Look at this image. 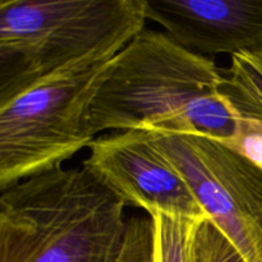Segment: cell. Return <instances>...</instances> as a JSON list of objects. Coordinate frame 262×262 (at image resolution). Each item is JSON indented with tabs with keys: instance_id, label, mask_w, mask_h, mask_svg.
Instances as JSON below:
<instances>
[{
	"instance_id": "obj_1",
	"label": "cell",
	"mask_w": 262,
	"mask_h": 262,
	"mask_svg": "<svg viewBox=\"0 0 262 262\" xmlns=\"http://www.w3.org/2000/svg\"><path fill=\"white\" fill-rule=\"evenodd\" d=\"M222 79L211 59L142 30L113 59L90 106L89 133L146 130L227 142L239 118L220 94Z\"/></svg>"
},
{
	"instance_id": "obj_2",
	"label": "cell",
	"mask_w": 262,
	"mask_h": 262,
	"mask_svg": "<svg viewBox=\"0 0 262 262\" xmlns=\"http://www.w3.org/2000/svg\"><path fill=\"white\" fill-rule=\"evenodd\" d=\"M125 206L83 164L23 179L2 191L0 262H117Z\"/></svg>"
},
{
	"instance_id": "obj_3",
	"label": "cell",
	"mask_w": 262,
	"mask_h": 262,
	"mask_svg": "<svg viewBox=\"0 0 262 262\" xmlns=\"http://www.w3.org/2000/svg\"><path fill=\"white\" fill-rule=\"evenodd\" d=\"M145 0H2L0 105L145 30Z\"/></svg>"
},
{
	"instance_id": "obj_4",
	"label": "cell",
	"mask_w": 262,
	"mask_h": 262,
	"mask_svg": "<svg viewBox=\"0 0 262 262\" xmlns=\"http://www.w3.org/2000/svg\"><path fill=\"white\" fill-rule=\"evenodd\" d=\"M119 51L89 56L0 105V189L63 166L91 146L90 106Z\"/></svg>"
},
{
	"instance_id": "obj_5",
	"label": "cell",
	"mask_w": 262,
	"mask_h": 262,
	"mask_svg": "<svg viewBox=\"0 0 262 262\" xmlns=\"http://www.w3.org/2000/svg\"><path fill=\"white\" fill-rule=\"evenodd\" d=\"M151 137L242 257L262 262V169L206 136L151 133Z\"/></svg>"
},
{
	"instance_id": "obj_6",
	"label": "cell",
	"mask_w": 262,
	"mask_h": 262,
	"mask_svg": "<svg viewBox=\"0 0 262 262\" xmlns=\"http://www.w3.org/2000/svg\"><path fill=\"white\" fill-rule=\"evenodd\" d=\"M83 165L125 202L155 212L210 220L178 169L154 145L150 132L123 130L96 137Z\"/></svg>"
},
{
	"instance_id": "obj_7",
	"label": "cell",
	"mask_w": 262,
	"mask_h": 262,
	"mask_svg": "<svg viewBox=\"0 0 262 262\" xmlns=\"http://www.w3.org/2000/svg\"><path fill=\"white\" fill-rule=\"evenodd\" d=\"M154 20L199 55L262 53V0H145Z\"/></svg>"
},
{
	"instance_id": "obj_8",
	"label": "cell",
	"mask_w": 262,
	"mask_h": 262,
	"mask_svg": "<svg viewBox=\"0 0 262 262\" xmlns=\"http://www.w3.org/2000/svg\"><path fill=\"white\" fill-rule=\"evenodd\" d=\"M223 73L220 94L238 118L262 123V53L232 56Z\"/></svg>"
},
{
	"instance_id": "obj_9",
	"label": "cell",
	"mask_w": 262,
	"mask_h": 262,
	"mask_svg": "<svg viewBox=\"0 0 262 262\" xmlns=\"http://www.w3.org/2000/svg\"><path fill=\"white\" fill-rule=\"evenodd\" d=\"M152 220L154 262H196L197 232L205 220L155 212Z\"/></svg>"
},
{
	"instance_id": "obj_10",
	"label": "cell",
	"mask_w": 262,
	"mask_h": 262,
	"mask_svg": "<svg viewBox=\"0 0 262 262\" xmlns=\"http://www.w3.org/2000/svg\"><path fill=\"white\" fill-rule=\"evenodd\" d=\"M117 262H154L152 220L148 215L128 217L124 241Z\"/></svg>"
},
{
	"instance_id": "obj_11",
	"label": "cell",
	"mask_w": 262,
	"mask_h": 262,
	"mask_svg": "<svg viewBox=\"0 0 262 262\" xmlns=\"http://www.w3.org/2000/svg\"><path fill=\"white\" fill-rule=\"evenodd\" d=\"M224 143L262 169V123L239 118L234 137Z\"/></svg>"
}]
</instances>
